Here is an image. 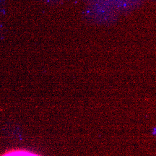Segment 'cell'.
I'll use <instances>...</instances> for the list:
<instances>
[{"instance_id":"cell-1","label":"cell","mask_w":156,"mask_h":156,"mask_svg":"<svg viewBox=\"0 0 156 156\" xmlns=\"http://www.w3.org/2000/svg\"><path fill=\"white\" fill-rule=\"evenodd\" d=\"M2 156H41L34 152H31L26 150H13L9 151Z\"/></svg>"}]
</instances>
